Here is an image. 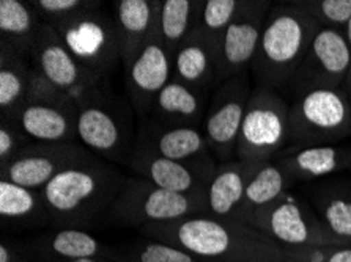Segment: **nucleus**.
Returning <instances> with one entry per match:
<instances>
[{
    "label": "nucleus",
    "instance_id": "nucleus-37",
    "mask_svg": "<svg viewBox=\"0 0 351 262\" xmlns=\"http://www.w3.org/2000/svg\"><path fill=\"white\" fill-rule=\"evenodd\" d=\"M27 103H52V104H77L71 96H68L60 88H57L54 83L41 76L38 71L32 68L30 83L27 93Z\"/></svg>",
    "mask_w": 351,
    "mask_h": 262
},
{
    "label": "nucleus",
    "instance_id": "nucleus-29",
    "mask_svg": "<svg viewBox=\"0 0 351 262\" xmlns=\"http://www.w3.org/2000/svg\"><path fill=\"white\" fill-rule=\"evenodd\" d=\"M204 2L205 0H158L155 34L172 57L199 27Z\"/></svg>",
    "mask_w": 351,
    "mask_h": 262
},
{
    "label": "nucleus",
    "instance_id": "nucleus-15",
    "mask_svg": "<svg viewBox=\"0 0 351 262\" xmlns=\"http://www.w3.org/2000/svg\"><path fill=\"white\" fill-rule=\"evenodd\" d=\"M136 143L161 157L193 168L206 183H210L219 165L206 143L204 131L197 127H170L145 118L136 135Z\"/></svg>",
    "mask_w": 351,
    "mask_h": 262
},
{
    "label": "nucleus",
    "instance_id": "nucleus-20",
    "mask_svg": "<svg viewBox=\"0 0 351 262\" xmlns=\"http://www.w3.org/2000/svg\"><path fill=\"white\" fill-rule=\"evenodd\" d=\"M36 262H74L82 259H112L114 250L85 229L54 228L27 240Z\"/></svg>",
    "mask_w": 351,
    "mask_h": 262
},
{
    "label": "nucleus",
    "instance_id": "nucleus-11",
    "mask_svg": "<svg viewBox=\"0 0 351 262\" xmlns=\"http://www.w3.org/2000/svg\"><path fill=\"white\" fill-rule=\"evenodd\" d=\"M30 65L57 88L71 96L77 105L106 82L85 69L68 51L54 27L46 23H41L36 31L30 51Z\"/></svg>",
    "mask_w": 351,
    "mask_h": 262
},
{
    "label": "nucleus",
    "instance_id": "nucleus-32",
    "mask_svg": "<svg viewBox=\"0 0 351 262\" xmlns=\"http://www.w3.org/2000/svg\"><path fill=\"white\" fill-rule=\"evenodd\" d=\"M241 5L243 0H205L199 29L217 44L227 27L235 19Z\"/></svg>",
    "mask_w": 351,
    "mask_h": 262
},
{
    "label": "nucleus",
    "instance_id": "nucleus-23",
    "mask_svg": "<svg viewBox=\"0 0 351 262\" xmlns=\"http://www.w3.org/2000/svg\"><path fill=\"white\" fill-rule=\"evenodd\" d=\"M211 93L189 87L172 79L156 96L148 120L170 127L202 129Z\"/></svg>",
    "mask_w": 351,
    "mask_h": 262
},
{
    "label": "nucleus",
    "instance_id": "nucleus-12",
    "mask_svg": "<svg viewBox=\"0 0 351 262\" xmlns=\"http://www.w3.org/2000/svg\"><path fill=\"white\" fill-rule=\"evenodd\" d=\"M351 68V47L343 31L320 29L289 87L295 96L342 87Z\"/></svg>",
    "mask_w": 351,
    "mask_h": 262
},
{
    "label": "nucleus",
    "instance_id": "nucleus-33",
    "mask_svg": "<svg viewBox=\"0 0 351 262\" xmlns=\"http://www.w3.org/2000/svg\"><path fill=\"white\" fill-rule=\"evenodd\" d=\"M320 29L343 31L351 21V0H300Z\"/></svg>",
    "mask_w": 351,
    "mask_h": 262
},
{
    "label": "nucleus",
    "instance_id": "nucleus-2",
    "mask_svg": "<svg viewBox=\"0 0 351 262\" xmlns=\"http://www.w3.org/2000/svg\"><path fill=\"white\" fill-rule=\"evenodd\" d=\"M125 183L119 168L93 154L63 170L40 192L52 226L85 229L109 212Z\"/></svg>",
    "mask_w": 351,
    "mask_h": 262
},
{
    "label": "nucleus",
    "instance_id": "nucleus-27",
    "mask_svg": "<svg viewBox=\"0 0 351 262\" xmlns=\"http://www.w3.org/2000/svg\"><path fill=\"white\" fill-rule=\"evenodd\" d=\"M295 184H298V181L278 162L265 160L249 181L235 220L249 223L254 212L279 200Z\"/></svg>",
    "mask_w": 351,
    "mask_h": 262
},
{
    "label": "nucleus",
    "instance_id": "nucleus-8",
    "mask_svg": "<svg viewBox=\"0 0 351 262\" xmlns=\"http://www.w3.org/2000/svg\"><path fill=\"white\" fill-rule=\"evenodd\" d=\"M249 224L285 250L334 245L309 200L296 192H287L269 206L254 212Z\"/></svg>",
    "mask_w": 351,
    "mask_h": 262
},
{
    "label": "nucleus",
    "instance_id": "nucleus-18",
    "mask_svg": "<svg viewBox=\"0 0 351 262\" xmlns=\"http://www.w3.org/2000/svg\"><path fill=\"white\" fill-rule=\"evenodd\" d=\"M300 183L332 178L351 171L350 144H318V146H287L274 159Z\"/></svg>",
    "mask_w": 351,
    "mask_h": 262
},
{
    "label": "nucleus",
    "instance_id": "nucleus-3",
    "mask_svg": "<svg viewBox=\"0 0 351 262\" xmlns=\"http://www.w3.org/2000/svg\"><path fill=\"white\" fill-rule=\"evenodd\" d=\"M318 30L301 2L273 3L251 65L255 85L278 92L290 85Z\"/></svg>",
    "mask_w": 351,
    "mask_h": 262
},
{
    "label": "nucleus",
    "instance_id": "nucleus-28",
    "mask_svg": "<svg viewBox=\"0 0 351 262\" xmlns=\"http://www.w3.org/2000/svg\"><path fill=\"white\" fill-rule=\"evenodd\" d=\"M43 21L30 2L0 0V51L30 60V51Z\"/></svg>",
    "mask_w": 351,
    "mask_h": 262
},
{
    "label": "nucleus",
    "instance_id": "nucleus-5",
    "mask_svg": "<svg viewBox=\"0 0 351 262\" xmlns=\"http://www.w3.org/2000/svg\"><path fill=\"white\" fill-rule=\"evenodd\" d=\"M202 213H208L206 195L175 194L134 176L126 178L108 215L123 226L141 228L143 224L175 222Z\"/></svg>",
    "mask_w": 351,
    "mask_h": 262
},
{
    "label": "nucleus",
    "instance_id": "nucleus-41",
    "mask_svg": "<svg viewBox=\"0 0 351 262\" xmlns=\"http://www.w3.org/2000/svg\"><path fill=\"white\" fill-rule=\"evenodd\" d=\"M74 262H114L112 259H82V261H74Z\"/></svg>",
    "mask_w": 351,
    "mask_h": 262
},
{
    "label": "nucleus",
    "instance_id": "nucleus-1",
    "mask_svg": "<svg viewBox=\"0 0 351 262\" xmlns=\"http://www.w3.org/2000/svg\"><path fill=\"white\" fill-rule=\"evenodd\" d=\"M143 237L172 244L200 262H289L287 251L252 224L210 213L139 228Z\"/></svg>",
    "mask_w": 351,
    "mask_h": 262
},
{
    "label": "nucleus",
    "instance_id": "nucleus-9",
    "mask_svg": "<svg viewBox=\"0 0 351 262\" xmlns=\"http://www.w3.org/2000/svg\"><path fill=\"white\" fill-rule=\"evenodd\" d=\"M68 51L95 76L106 80L120 62L114 18L103 7L52 24Z\"/></svg>",
    "mask_w": 351,
    "mask_h": 262
},
{
    "label": "nucleus",
    "instance_id": "nucleus-14",
    "mask_svg": "<svg viewBox=\"0 0 351 262\" xmlns=\"http://www.w3.org/2000/svg\"><path fill=\"white\" fill-rule=\"evenodd\" d=\"M82 143H30L13 160L0 167V179L27 189L41 190L57 174L74 163L92 157Z\"/></svg>",
    "mask_w": 351,
    "mask_h": 262
},
{
    "label": "nucleus",
    "instance_id": "nucleus-22",
    "mask_svg": "<svg viewBox=\"0 0 351 262\" xmlns=\"http://www.w3.org/2000/svg\"><path fill=\"white\" fill-rule=\"evenodd\" d=\"M112 8L120 62L125 68L155 34L158 0H117Z\"/></svg>",
    "mask_w": 351,
    "mask_h": 262
},
{
    "label": "nucleus",
    "instance_id": "nucleus-21",
    "mask_svg": "<svg viewBox=\"0 0 351 262\" xmlns=\"http://www.w3.org/2000/svg\"><path fill=\"white\" fill-rule=\"evenodd\" d=\"M77 104L27 103L13 118L32 142L68 143L77 140Z\"/></svg>",
    "mask_w": 351,
    "mask_h": 262
},
{
    "label": "nucleus",
    "instance_id": "nucleus-30",
    "mask_svg": "<svg viewBox=\"0 0 351 262\" xmlns=\"http://www.w3.org/2000/svg\"><path fill=\"white\" fill-rule=\"evenodd\" d=\"M32 65L29 58L0 51V116L13 118L27 101Z\"/></svg>",
    "mask_w": 351,
    "mask_h": 262
},
{
    "label": "nucleus",
    "instance_id": "nucleus-24",
    "mask_svg": "<svg viewBox=\"0 0 351 262\" xmlns=\"http://www.w3.org/2000/svg\"><path fill=\"white\" fill-rule=\"evenodd\" d=\"M173 79L213 93L217 87V44L199 27L173 53Z\"/></svg>",
    "mask_w": 351,
    "mask_h": 262
},
{
    "label": "nucleus",
    "instance_id": "nucleus-39",
    "mask_svg": "<svg viewBox=\"0 0 351 262\" xmlns=\"http://www.w3.org/2000/svg\"><path fill=\"white\" fill-rule=\"evenodd\" d=\"M343 90L345 93H347L350 98H351V68H350V71H348V74H347V77H345V80H343V83H342V87H340Z\"/></svg>",
    "mask_w": 351,
    "mask_h": 262
},
{
    "label": "nucleus",
    "instance_id": "nucleus-26",
    "mask_svg": "<svg viewBox=\"0 0 351 262\" xmlns=\"http://www.w3.org/2000/svg\"><path fill=\"white\" fill-rule=\"evenodd\" d=\"M0 218L3 228L34 229L51 224L41 192L0 179Z\"/></svg>",
    "mask_w": 351,
    "mask_h": 262
},
{
    "label": "nucleus",
    "instance_id": "nucleus-25",
    "mask_svg": "<svg viewBox=\"0 0 351 262\" xmlns=\"http://www.w3.org/2000/svg\"><path fill=\"white\" fill-rule=\"evenodd\" d=\"M260 163L262 162L235 159L217 165L206 185V205L210 215L235 220L246 187Z\"/></svg>",
    "mask_w": 351,
    "mask_h": 262
},
{
    "label": "nucleus",
    "instance_id": "nucleus-13",
    "mask_svg": "<svg viewBox=\"0 0 351 262\" xmlns=\"http://www.w3.org/2000/svg\"><path fill=\"white\" fill-rule=\"evenodd\" d=\"M271 7L273 2L268 0H243L235 19L217 42V83L251 71Z\"/></svg>",
    "mask_w": 351,
    "mask_h": 262
},
{
    "label": "nucleus",
    "instance_id": "nucleus-40",
    "mask_svg": "<svg viewBox=\"0 0 351 262\" xmlns=\"http://www.w3.org/2000/svg\"><path fill=\"white\" fill-rule=\"evenodd\" d=\"M343 35H345V38H347L350 47H351V21L348 23V25L343 29Z\"/></svg>",
    "mask_w": 351,
    "mask_h": 262
},
{
    "label": "nucleus",
    "instance_id": "nucleus-35",
    "mask_svg": "<svg viewBox=\"0 0 351 262\" xmlns=\"http://www.w3.org/2000/svg\"><path fill=\"white\" fill-rule=\"evenodd\" d=\"M30 143L34 142L21 129L18 122L7 116H0V167L13 160Z\"/></svg>",
    "mask_w": 351,
    "mask_h": 262
},
{
    "label": "nucleus",
    "instance_id": "nucleus-7",
    "mask_svg": "<svg viewBox=\"0 0 351 262\" xmlns=\"http://www.w3.org/2000/svg\"><path fill=\"white\" fill-rule=\"evenodd\" d=\"M351 135V98L342 88L312 90L290 104V143L332 144Z\"/></svg>",
    "mask_w": 351,
    "mask_h": 262
},
{
    "label": "nucleus",
    "instance_id": "nucleus-17",
    "mask_svg": "<svg viewBox=\"0 0 351 262\" xmlns=\"http://www.w3.org/2000/svg\"><path fill=\"white\" fill-rule=\"evenodd\" d=\"M307 200L334 245L351 247V178L339 174L307 183Z\"/></svg>",
    "mask_w": 351,
    "mask_h": 262
},
{
    "label": "nucleus",
    "instance_id": "nucleus-38",
    "mask_svg": "<svg viewBox=\"0 0 351 262\" xmlns=\"http://www.w3.org/2000/svg\"><path fill=\"white\" fill-rule=\"evenodd\" d=\"M0 262H36L27 247V242L7 239L0 240Z\"/></svg>",
    "mask_w": 351,
    "mask_h": 262
},
{
    "label": "nucleus",
    "instance_id": "nucleus-19",
    "mask_svg": "<svg viewBox=\"0 0 351 262\" xmlns=\"http://www.w3.org/2000/svg\"><path fill=\"white\" fill-rule=\"evenodd\" d=\"M126 167L136 176L147 179L159 189L183 195H206L208 183L193 168L161 157L136 142L126 160Z\"/></svg>",
    "mask_w": 351,
    "mask_h": 262
},
{
    "label": "nucleus",
    "instance_id": "nucleus-10",
    "mask_svg": "<svg viewBox=\"0 0 351 262\" xmlns=\"http://www.w3.org/2000/svg\"><path fill=\"white\" fill-rule=\"evenodd\" d=\"M252 92L251 71H244L226 79L211 93L202 131L217 162L237 159L239 131Z\"/></svg>",
    "mask_w": 351,
    "mask_h": 262
},
{
    "label": "nucleus",
    "instance_id": "nucleus-34",
    "mask_svg": "<svg viewBox=\"0 0 351 262\" xmlns=\"http://www.w3.org/2000/svg\"><path fill=\"white\" fill-rule=\"evenodd\" d=\"M30 3L43 23L49 25L103 7V3L95 2V0H35Z\"/></svg>",
    "mask_w": 351,
    "mask_h": 262
},
{
    "label": "nucleus",
    "instance_id": "nucleus-4",
    "mask_svg": "<svg viewBox=\"0 0 351 262\" xmlns=\"http://www.w3.org/2000/svg\"><path fill=\"white\" fill-rule=\"evenodd\" d=\"M136 135L132 105H128L104 85L79 104L77 140L95 156L126 165Z\"/></svg>",
    "mask_w": 351,
    "mask_h": 262
},
{
    "label": "nucleus",
    "instance_id": "nucleus-6",
    "mask_svg": "<svg viewBox=\"0 0 351 262\" xmlns=\"http://www.w3.org/2000/svg\"><path fill=\"white\" fill-rule=\"evenodd\" d=\"M290 143V104L278 90L255 85L239 131L237 159L273 160Z\"/></svg>",
    "mask_w": 351,
    "mask_h": 262
},
{
    "label": "nucleus",
    "instance_id": "nucleus-31",
    "mask_svg": "<svg viewBox=\"0 0 351 262\" xmlns=\"http://www.w3.org/2000/svg\"><path fill=\"white\" fill-rule=\"evenodd\" d=\"M114 262H200L194 254L172 244L143 237L114 250Z\"/></svg>",
    "mask_w": 351,
    "mask_h": 262
},
{
    "label": "nucleus",
    "instance_id": "nucleus-16",
    "mask_svg": "<svg viewBox=\"0 0 351 262\" xmlns=\"http://www.w3.org/2000/svg\"><path fill=\"white\" fill-rule=\"evenodd\" d=\"M126 90L131 105L141 116L148 118L156 96L173 79V57L156 34L130 65L125 66Z\"/></svg>",
    "mask_w": 351,
    "mask_h": 262
},
{
    "label": "nucleus",
    "instance_id": "nucleus-36",
    "mask_svg": "<svg viewBox=\"0 0 351 262\" xmlns=\"http://www.w3.org/2000/svg\"><path fill=\"white\" fill-rule=\"evenodd\" d=\"M289 262H351L350 245L285 250Z\"/></svg>",
    "mask_w": 351,
    "mask_h": 262
}]
</instances>
